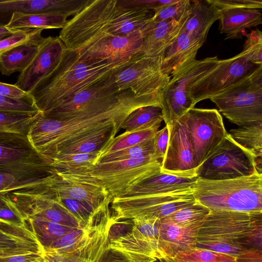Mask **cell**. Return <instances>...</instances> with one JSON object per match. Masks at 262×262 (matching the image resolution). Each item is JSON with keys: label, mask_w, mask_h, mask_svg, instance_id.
Segmentation results:
<instances>
[{"label": "cell", "mask_w": 262, "mask_h": 262, "mask_svg": "<svg viewBox=\"0 0 262 262\" xmlns=\"http://www.w3.org/2000/svg\"><path fill=\"white\" fill-rule=\"evenodd\" d=\"M188 16L179 20L170 19L156 24L152 23L150 29L143 38L139 56H160L179 35Z\"/></svg>", "instance_id": "cell-25"}, {"label": "cell", "mask_w": 262, "mask_h": 262, "mask_svg": "<svg viewBox=\"0 0 262 262\" xmlns=\"http://www.w3.org/2000/svg\"><path fill=\"white\" fill-rule=\"evenodd\" d=\"M149 105L160 106V103L151 98L136 97L129 91L119 103L95 115L53 120L41 113L31 124L27 137L36 151L49 164L71 145L114 128H121L132 112Z\"/></svg>", "instance_id": "cell-2"}, {"label": "cell", "mask_w": 262, "mask_h": 262, "mask_svg": "<svg viewBox=\"0 0 262 262\" xmlns=\"http://www.w3.org/2000/svg\"><path fill=\"white\" fill-rule=\"evenodd\" d=\"M119 1L124 6L155 11L163 6L176 2L177 0H119Z\"/></svg>", "instance_id": "cell-49"}, {"label": "cell", "mask_w": 262, "mask_h": 262, "mask_svg": "<svg viewBox=\"0 0 262 262\" xmlns=\"http://www.w3.org/2000/svg\"><path fill=\"white\" fill-rule=\"evenodd\" d=\"M169 140V130L167 125L155 133L154 137V155L162 162L167 147Z\"/></svg>", "instance_id": "cell-48"}, {"label": "cell", "mask_w": 262, "mask_h": 262, "mask_svg": "<svg viewBox=\"0 0 262 262\" xmlns=\"http://www.w3.org/2000/svg\"><path fill=\"white\" fill-rule=\"evenodd\" d=\"M224 242L261 249L262 212L211 211L201 225L197 242Z\"/></svg>", "instance_id": "cell-5"}, {"label": "cell", "mask_w": 262, "mask_h": 262, "mask_svg": "<svg viewBox=\"0 0 262 262\" xmlns=\"http://www.w3.org/2000/svg\"><path fill=\"white\" fill-rule=\"evenodd\" d=\"M0 262H45V260L41 255H17L1 257Z\"/></svg>", "instance_id": "cell-53"}, {"label": "cell", "mask_w": 262, "mask_h": 262, "mask_svg": "<svg viewBox=\"0 0 262 262\" xmlns=\"http://www.w3.org/2000/svg\"><path fill=\"white\" fill-rule=\"evenodd\" d=\"M193 195L210 211L262 212V173L225 180L198 178Z\"/></svg>", "instance_id": "cell-4"}, {"label": "cell", "mask_w": 262, "mask_h": 262, "mask_svg": "<svg viewBox=\"0 0 262 262\" xmlns=\"http://www.w3.org/2000/svg\"><path fill=\"white\" fill-rule=\"evenodd\" d=\"M128 91H120L113 78L79 92L42 116L53 120H64L95 115L119 103Z\"/></svg>", "instance_id": "cell-13"}, {"label": "cell", "mask_w": 262, "mask_h": 262, "mask_svg": "<svg viewBox=\"0 0 262 262\" xmlns=\"http://www.w3.org/2000/svg\"><path fill=\"white\" fill-rule=\"evenodd\" d=\"M130 221L132 228L124 234L110 239L108 246L157 259H167L161 236L160 220Z\"/></svg>", "instance_id": "cell-17"}, {"label": "cell", "mask_w": 262, "mask_h": 262, "mask_svg": "<svg viewBox=\"0 0 262 262\" xmlns=\"http://www.w3.org/2000/svg\"><path fill=\"white\" fill-rule=\"evenodd\" d=\"M198 168L211 154L228 133L216 109L192 108L184 114Z\"/></svg>", "instance_id": "cell-14"}, {"label": "cell", "mask_w": 262, "mask_h": 262, "mask_svg": "<svg viewBox=\"0 0 262 262\" xmlns=\"http://www.w3.org/2000/svg\"><path fill=\"white\" fill-rule=\"evenodd\" d=\"M41 29L19 30L14 34L0 39V54L25 43L39 45L44 37L41 36Z\"/></svg>", "instance_id": "cell-41"}, {"label": "cell", "mask_w": 262, "mask_h": 262, "mask_svg": "<svg viewBox=\"0 0 262 262\" xmlns=\"http://www.w3.org/2000/svg\"><path fill=\"white\" fill-rule=\"evenodd\" d=\"M121 129V128H116L105 133L88 137L66 148L59 156L65 154L100 152L116 137Z\"/></svg>", "instance_id": "cell-37"}, {"label": "cell", "mask_w": 262, "mask_h": 262, "mask_svg": "<svg viewBox=\"0 0 262 262\" xmlns=\"http://www.w3.org/2000/svg\"><path fill=\"white\" fill-rule=\"evenodd\" d=\"M198 179V177H182L160 171L130 187L118 198L193 193Z\"/></svg>", "instance_id": "cell-19"}, {"label": "cell", "mask_w": 262, "mask_h": 262, "mask_svg": "<svg viewBox=\"0 0 262 262\" xmlns=\"http://www.w3.org/2000/svg\"><path fill=\"white\" fill-rule=\"evenodd\" d=\"M39 45L22 44L1 53L0 72L2 74L10 76L15 72H23L34 58Z\"/></svg>", "instance_id": "cell-30"}, {"label": "cell", "mask_w": 262, "mask_h": 262, "mask_svg": "<svg viewBox=\"0 0 262 262\" xmlns=\"http://www.w3.org/2000/svg\"><path fill=\"white\" fill-rule=\"evenodd\" d=\"M210 211L207 207L196 202L172 213L160 221L182 227L201 225Z\"/></svg>", "instance_id": "cell-35"}, {"label": "cell", "mask_w": 262, "mask_h": 262, "mask_svg": "<svg viewBox=\"0 0 262 262\" xmlns=\"http://www.w3.org/2000/svg\"><path fill=\"white\" fill-rule=\"evenodd\" d=\"M156 260L144 254L114 249L107 246L99 262H154Z\"/></svg>", "instance_id": "cell-46"}, {"label": "cell", "mask_w": 262, "mask_h": 262, "mask_svg": "<svg viewBox=\"0 0 262 262\" xmlns=\"http://www.w3.org/2000/svg\"><path fill=\"white\" fill-rule=\"evenodd\" d=\"M190 6V0H177L154 11L151 22L156 24L170 19L181 20L189 15Z\"/></svg>", "instance_id": "cell-42"}, {"label": "cell", "mask_w": 262, "mask_h": 262, "mask_svg": "<svg viewBox=\"0 0 262 262\" xmlns=\"http://www.w3.org/2000/svg\"><path fill=\"white\" fill-rule=\"evenodd\" d=\"M163 121L162 108L149 105L140 107L132 112L123 122L121 129L125 132L159 128Z\"/></svg>", "instance_id": "cell-32"}, {"label": "cell", "mask_w": 262, "mask_h": 262, "mask_svg": "<svg viewBox=\"0 0 262 262\" xmlns=\"http://www.w3.org/2000/svg\"><path fill=\"white\" fill-rule=\"evenodd\" d=\"M28 218L5 193H0V221L19 227L27 225Z\"/></svg>", "instance_id": "cell-43"}, {"label": "cell", "mask_w": 262, "mask_h": 262, "mask_svg": "<svg viewBox=\"0 0 262 262\" xmlns=\"http://www.w3.org/2000/svg\"><path fill=\"white\" fill-rule=\"evenodd\" d=\"M67 16L51 12L12 14L5 27L10 30L26 29H62L66 25Z\"/></svg>", "instance_id": "cell-29"}, {"label": "cell", "mask_w": 262, "mask_h": 262, "mask_svg": "<svg viewBox=\"0 0 262 262\" xmlns=\"http://www.w3.org/2000/svg\"><path fill=\"white\" fill-rule=\"evenodd\" d=\"M154 262H167V261L165 259H157Z\"/></svg>", "instance_id": "cell-57"}, {"label": "cell", "mask_w": 262, "mask_h": 262, "mask_svg": "<svg viewBox=\"0 0 262 262\" xmlns=\"http://www.w3.org/2000/svg\"><path fill=\"white\" fill-rule=\"evenodd\" d=\"M44 258L45 262H94L90 259L69 255Z\"/></svg>", "instance_id": "cell-54"}, {"label": "cell", "mask_w": 262, "mask_h": 262, "mask_svg": "<svg viewBox=\"0 0 262 262\" xmlns=\"http://www.w3.org/2000/svg\"><path fill=\"white\" fill-rule=\"evenodd\" d=\"M166 260L167 262H174L173 260H172L170 259H165Z\"/></svg>", "instance_id": "cell-58"}, {"label": "cell", "mask_w": 262, "mask_h": 262, "mask_svg": "<svg viewBox=\"0 0 262 262\" xmlns=\"http://www.w3.org/2000/svg\"><path fill=\"white\" fill-rule=\"evenodd\" d=\"M41 113L30 114L0 111V132L27 135L31 124Z\"/></svg>", "instance_id": "cell-38"}, {"label": "cell", "mask_w": 262, "mask_h": 262, "mask_svg": "<svg viewBox=\"0 0 262 262\" xmlns=\"http://www.w3.org/2000/svg\"><path fill=\"white\" fill-rule=\"evenodd\" d=\"M171 76L164 72L161 57L137 56L115 75L120 91L128 90L134 96L155 99L161 103L163 90Z\"/></svg>", "instance_id": "cell-12"}, {"label": "cell", "mask_w": 262, "mask_h": 262, "mask_svg": "<svg viewBox=\"0 0 262 262\" xmlns=\"http://www.w3.org/2000/svg\"><path fill=\"white\" fill-rule=\"evenodd\" d=\"M188 17L181 31L204 42L210 28L219 20L221 11L212 0H190Z\"/></svg>", "instance_id": "cell-27"}, {"label": "cell", "mask_w": 262, "mask_h": 262, "mask_svg": "<svg viewBox=\"0 0 262 262\" xmlns=\"http://www.w3.org/2000/svg\"><path fill=\"white\" fill-rule=\"evenodd\" d=\"M132 59L120 63L83 60L78 53L66 48L54 69L29 94L45 115L79 92L114 78Z\"/></svg>", "instance_id": "cell-3"}, {"label": "cell", "mask_w": 262, "mask_h": 262, "mask_svg": "<svg viewBox=\"0 0 262 262\" xmlns=\"http://www.w3.org/2000/svg\"><path fill=\"white\" fill-rule=\"evenodd\" d=\"M31 254L43 256V248L30 227L0 221V257Z\"/></svg>", "instance_id": "cell-22"}, {"label": "cell", "mask_w": 262, "mask_h": 262, "mask_svg": "<svg viewBox=\"0 0 262 262\" xmlns=\"http://www.w3.org/2000/svg\"><path fill=\"white\" fill-rule=\"evenodd\" d=\"M0 95L14 99H24L31 97L30 95L23 91L15 84L0 82Z\"/></svg>", "instance_id": "cell-51"}, {"label": "cell", "mask_w": 262, "mask_h": 262, "mask_svg": "<svg viewBox=\"0 0 262 262\" xmlns=\"http://www.w3.org/2000/svg\"><path fill=\"white\" fill-rule=\"evenodd\" d=\"M18 30H12L7 29L5 27V24L0 22V33H9V34H14Z\"/></svg>", "instance_id": "cell-55"}, {"label": "cell", "mask_w": 262, "mask_h": 262, "mask_svg": "<svg viewBox=\"0 0 262 262\" xmlns=\"http://www.w3.org/2000/svg\"><path fill=\"white\" fill-rule=\"evenodd\" d=\"M0 111L34 114L41 112L32 97L14 99L0 95Z\"/></svg>", "instance_id": "cell-45"}, {"label": "cell", "mask_w": 262, "mask_h": 262, "mask_svg": "<svg viewBox=\"0 0 262 262\" xmlns=\"http://www.w3.org/2000/svg\"><path fill=\"white\" fill-rule=\"evenodd\" d=\"M154 137L136 145L102 156L97 163L117 162L154 154Z\"/></svg>", "instance_id": "cell-40"}, {"label": "cell", "mask_w": 262, "mask_h": 262, "mask_svg": "<svg viewBox=\"0 0 262 262\" xmlns=\"http://www.w3.org/2000/svg\"><path fill=\"white\" fill-rule=\"evenodd\" d=\"M204 42L181 31L177 37L160 56L164 73L173 76L194 62L199 49Z\"/></svg>", "instance_id": "cell-23"}, {"label": "cell", "mask_w": 262, "mask_h": 262, "mask_svg": "<svg viewBox=\"0 0 262 262\" xmlns=\"http://www.w3.org/2000/svg\"><path fill=\"white\" fill-rule=\"evenodd\" d=\"M169 140L161 162V172L175 176L197 177L193 152L184 115L166 124Z\"/></svg>", "instance_id": "cell-16"}, {"label": "cell", "mask_w": 262, "mask_h": 262, "mask_svg": "<svg viewBox=\"0 0 262 262\" xmlns=\"http://www.w3.org/2000/svg\"><path fill=\"white\" fill-rule=\"evenodd\" d=\"M55 173L54 168L47 163L26 165L1 171L0 193L35 186Z\"/></svg>", "instance_id": "cell-24"}, {"label": "cell", "mask_w": 262, "mask_h": 262, "mask_svg": "<svg viewBox=\"0 0 262 262\" xmlns=\"http://www.w3.org/2000/svg\"><path fill=\"white\" fill-rule=\"evenodd\" d=\"M90 0H0V15L51 12L67 17L79 13Z\"/></svg>", "instance_id": "cell-21"}, {"label": "cell", "mask_w": 262, "mask_h": 262, "mask_svg": "<svg viewBox=\"0 0 262 262\" xmlns=\"http://www.w3.org/2000/svg\"><path fill=\"white\" fill-rule=\"evenodd\" d=\"M261 173L255 157L237 143L228 133L196 170L199 179L225 180Z\"/></svg>", "instance_id": "cell-7"}, {"label": "cell", "mask_w": 262, "mask_h": 262, "mask_svg": "<svg viewBox=\"0 0 262 262\" xmlns=\"http://www.w3.org/2000/svg\"><path fill=\"white\" fill-rule=\"evenodd\" d=\"M145 33L146 28L131 33L127 9L119 0H91L58 37L83 60L120 63L139 54Z\"/></svg>", "instance_id": "cell-1"}, {"label": "cell", "mask_w": 262, "mask_h": 262, "mask_svg": "<svg viewBox=\"0 0 262 262\" xmlns=\"http://www.w3.org/2000/svg\"><path fill=\"white\" fill-rule=\"evenodd\" d=\"M201 225L182 227L160 221V233L167 259L195 247Z\"/></svg>", "instance_id": "cell-28"}, {"label": "cell", "mask_w": 262, "mask_h": 262, "mask_svg": "<svg viewBox=\"0 0 262 262\" xmlns=\"http://www.w3.org/2000/svg\"><path fill=\"white\" fill-rule=\"evenodd\" d=\"M237 262H262L261 249L247 248L236 257Z\"/></svg>", "instance_id": "cell-52"}, {"label": "cell", "mask_w": 262, "mask_h": 262, "mask_svg": "<svg viewBox=\"0 0 262 262\" xmlns=\"http://www.w3.org/2000/svg\"><path fill=\"white\" fill-rule=\"evenodd\" d=\"M170 259L174 262H237L235 257L196 247L178 253Z\"/></svg>", "instance_id": "cell-39"}, {"label": "cell", "mask_w": 262, "mask_h": 262, "mask_svg": "<svg viewBox=\"0 0 262 262\" xmlns=\"http://www.w3.org/2000/svg\"><path fill=\"white\" fill-rule=\"evenodd\" d=\"M219 29L226 39L237 38L246 29L262 24L260 9L248 7H230L220 10Z\"/></svg>", "instance_id": "cell-26"}, {"label": "cell", "mask_w": 262, "mask_h": 262, "mask_svg": "<svg viewBox=\"0 0 262 262\" xmlns=\"http://www.w3.org/2000/svg\"><path fill=\"white\" fill-rule=\"evenodd\" d=\"M195 247L230 255L235 257L247 247L233 243L224 242H197Z\"/></svg>", "instance_id": "cell-47"}, {"label": "cell", "mask_w": 262, "mask_h": 262, "mask_svg": "<svg viewBox=\"0 0 262 262\" xmlns=\"http://www.w3.org/2000/svg\"><path fill=\"white\" fill-rule=\"evenodd\" d=\"M246 40L242 51L248 61L254 64L262 65V33L258 29L246 34Z\"/></svg>", "instance_id": "cell-44"}, {"label": "cell", "mask_w": 262, "mask_h": 262, "mask_svg": "<svg viewBox=\"0 0 262 262\" xmlns=\"http://www.w3.org/2000/svg\"><path fill=\"white\" fill-rule=\"evenodd\" d=\"M27 222L43 248L50 246L64 235L78 229L34 216H28Z\"/></svg>", "instance_id": "cell-33"}, {"label": "cell", "mask_w": 262, "mask_h": 262, "mask_svg": "<svg viewBox=\"0 0 262 262\" xmlns=\"http://www.w3.org/2000/svg\"><path fill=\"white\" fill-rule=\"evenodd\" d=\"M10 35H12V34H9V33H0V39L4 38L6 37H7Z\"/></svg>", "instance_id": "cell-56"}, {"label": "cell", "mask_w": 262, "mask_h": 262, "mask_svg": "<svg viewBox=\"0 0 262 262\" xmlns=\"http://www.w3.org/2000/svg\"><path fill=\"white\" fill-rule=\"evenodd\" d=\"M220 9L230 7H248L261 9L262 1L255 0H212Z\"/></svg>", "instance_id": "cell-50"}, {"label": "cell", "mask_w": 262, "mask_h": 262, "mask_svg": "<svg viewBox=\"0 0 262 262\" xmlns=\"http://www.w3.org/2000/svg\"><path fill=\"white\" fill-rule=\"evenodd\" d=\"M66 48L58 36L44 37L39 45L34 58L20 73L15 85L29 93L35 85L54 69Z\"/></svg>", "instance_id": "cell-18"}, {"label": "cell", "mask_w": 262, "mask_h": 262, "mask_svg": "<svg viewBox=\"0 0 262 262\" xmlns=\"http://www.w3.org/2000/svg\"><path fill=\"white\" fill-rule=\"evenodd\" d=\"M161 162L154 154L136 158L97 163L89 170L113 198L142 181L161 171Z\"/></svg>", "instance_id": "cell-9"}, {"label": "cell", "mask_w": 262, "mask_h": 262, "mask_svg": "<svg viewBox=\"0 0 262 262\" xmlns=\"http://www.w3.org/2000/svg\"><path fill=\"white\" fill-rule=\"evenodd\" d=\"M158 127L124 132L115 137L100 152L99 158L104 155L125 149L152 138Z\"/></svg>", "instance_id": "cell-36"}, {"label": "cell", "mask_w": 262, "mask_h": 262, "mask_svg": "<svg viewBox=\"0 0 262 262\" xmlns=\"http://www.w3.org/2000/svg\"><path fill=\"white\" fill-rule=\"evenodd\" d=\"M40 163H47L32 146L27 134L0 132V172Z\"/></svg>", "instance_id": "cell-20"}, {"label": "cell", "mask_w": 262, "mask_h": 262, "mask_svg": "<svg viewBox=\"0 0 262 262\" xmlns=\"http://www.w3.org/2000/svg\"><path fill=\"white\" fill-rule=\"evenodd\" d=\"M88 169L59 172L48 176L45 184L59 196L79 201L97 213L109 210L112 198Z\"/></svg>", "instance_id": "cell-10"}, {"label": "cell", "mask_w": 262, "mask_h": 262, "mask_svg": "<svg viewBox=\"0 0 262 262\" xmlns=\"http://www.w3.org/2000/svg\"><path fill=\"white\" fill-rule=\"evenodd\" d=\"M239 145L249 151L261 167L262 121L252 122L232 129L229 133Z\"/></svg>", "instance_id": "cell-31"}, {"label": "cell", "mask_w": 262, "mask_h": 262, "mask_svg": "<svg viewBox=\"0 0 262 262\" xmlns=\"http://www.w3.org/2000/svg\"><path fill=\"white\" fill-rule=\"evenodd\" d=\"M210 99L239 126L262 121V66Z\"/></svg>", "instance_id": "cell-6"}, {"label": "cell", "mask_w": 262, "mask_h": 262, "mask_svg": "<svg viewBox=\"0 0 262 262\" xmlns=\"http://www.w3.org/2000/svg\"><path fill=\"white\" fill-rule=\"evenodd\" d=\"M261 66L250 62L242 52L231 58L219 60L210 72L192 85L189 96L193 105L218 95Z\"/></svg>", "instance_id": "cell-15"}, {"label": "cell", "mask_w": 262, "mask_h": 262, "mask_svg": "<svg viewBox=\"0 0 262 262\" xmlns=\"http://www.w3.org/2000/svg\"><path fill=\"white\" fill-rule=\"evenodd\" d=\"M219 60L217 56L197 59L172 76L161 94V106L165 124L180 118L194 107L189 96L192 85L210 72Z\"/></svg>", "instance_id": "cell-11"}, {"label": "cell", "mask_w": 262, "mask_h": 262, "mask_svg": "<svg viewBox=\"0 0 262 262\" xmlns=\"http://www.w3.org/2000/svg\"><path fill=\"white\" fill-rule=\"evenodd\" d=\"M196 202L193 193L113 198V223L121 220H161Z\"/></svg>", "instance_id": "cell-8"}, {"label": "cell", "mask_w": 262, "mask_h": 262, "mask_svg": "<svg viewBox=\"0 0 262 262\" xmlns=\"http://www.w3.org/2000/svg\"><path fill=\"white\" fill-rule=\"evenodd\" d=\"M99 154L100 152L61 155L52 160L49 165L56 172L90 169L97 163Z\"/></svg>", "instance_id": "cell-34"}]
</instances>
